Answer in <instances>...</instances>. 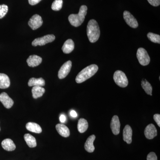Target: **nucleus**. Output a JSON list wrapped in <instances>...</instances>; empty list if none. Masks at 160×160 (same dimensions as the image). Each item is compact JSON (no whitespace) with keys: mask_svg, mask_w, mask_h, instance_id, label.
Instances as JSON below:
<instances>
[{"mask_svg":"<svg viewBox=\"0 0 160 160\" xmlns=\"http://www.w3.org/2000/svg\"><path fill=\"white\" fill-rule=\"evenodd\" d=\"M87 34L89 42L91 43L96 42L99 38V26L96 20L92 19L89 21L87 26Z\"/></svg>","mask_w":160,"mask_h":160,"instance_id":"f257e3e1","label":"nucleus"},{"mask_svg":"<svg viewBox=\"0 0 160 160\" xmlns=\"http://www.w3.org/2000/svg\"><path fill=\"white\" fill-rule=\"evenodd\" d=\"M98 70L97 65L92 64L87 66L82 69L77 76L76 82L77 83H82L89 79Z\"/></svg>","mask_w":160,"mask_h":160,"instance_id":"f03ea898","label":"nucleus"},{"mask_svg":"<svg viewBox=\"0 0 160 160\" xmlns=\"http://www.w3.org/2000/svg\"><path fill=\"white\" fill-rule=\"evenodd\" d=\"M87 6L83 5L80 7L78 14H72L69 16L68 19L72 26L78 27L82 24L87 14Z\"/></svg>","mask_w":160,"mask_h":160,"instance_id":"7ed1b4c3","label":"nucleus"},{"mask_svg":"<svg viewBox=\"0 0 160 160\" xmlns=\"http://www.w3.org/2000/svg\"><path fill=\"white\" fill-rule=\"evenodd\" d=\"M113 80L118 86L122 88H125L128 86V80L127 77L125 73L121 70L115 72Z\"/></svg>","mask_w":160,"mask_h":160,"instance_id":"20e7f679","label":"nucleus"},{"mask_svg":"<svg viewBox=\"0 0 160 160\" xmlns=\"http://www.w3.org/2000/svg\"><path fill=\"white\" fill-rule=\"evenodd\" d=\"M137 57L139 62L142 66H147L150 63V57L147 52L144 48H140L138 49L137 52Z\"/></svg>","mask_w":160,"mask_h":160,"instance_id":"39448f33","label":"nucleus"},{"mask_svg":"<svg viewBox=\"0 0 160 160\" xmlns=\"http://www.w3.org/2000/svg\"><path fill=\"white\" fill-rule=\"evenodd\" d=\"M55 39V37L52 34L47 35L42 37L37 38L32 42V45L34 46H42L52 42Z\"/></svg>","mask_w":160,"mask_h":160,"instance_id":"423d86ee","label":"nucleus"},{"mask_svg":"<svg viewBox=\"0 0 160 160\" xmlns=\"http://www.w3.org/2000/svg\"><path fill=\"white\" fill-rule=\"evenodd\" d=\"M123 17L127 25L131 28L135 29L138 26V22L137 20L129 12L124 11L123 13Z\"/></svg>","mask_w":160,"mask_h":160,"instance_id":"0eeeda50","label":"nucleus"},{"mask_svg":"<svg viewBox=\"0 0 160 160\" xmlns=\"http://www.w3.org/2000/svg\"><path fill=\"white\" fill-rule=\"evenodd\" d=\"M43 20L42 17L38 14H35L30 19L28 25L33 30L38 29L43 24Z\"/></svg>","mask_w":160,"mask_h":160,"instance_id":"6e6552de","label":"nucleus"},{"mask_svg":"<svg viewBox=\"0 0 160 160\" xmlns=\"http://www.w3.org/2000/svg\"><path fill=\"white\" fill-rule=\"evenodd\" d=\"M72 67L71 61H67L61 67L58 73V77L60 79L64 78L69 74Z\"/></svg>","mask_w":160,"mask_h":160,"instance_id":"1a4fd4ad","label":"nucleus"},{"mask_svg":"<svg viewBox=\"0 0 160 160\" xmlns=\"http://www.w3.org/2000/svg\"><path fill=\"white\" fill-rule=\"evenodd\" d=\"M144 133L146 138L152 139L157 136V130L153 124H150L146 126Z\"/></svg>","mask_w":160,"mask_h":160,"instance_id":"9d476101","label":"nucleus"},{"mask_svg":"<svg viewBox=\"0 0 160 160\" xmlns=\"http://www.w3.org/2000/svg\"><path fill=\"white\" fill-rule=\"evenodd\" d=\"M0 102H1L7 109H10L14 104V102L8 94L5 92L0 94Z\"/></svg>","mask_w":160,"mask_h":160,"instance_id":"9b49d317","label":"nucleus"},{"mask_svg":"<svg viewBox=\"0 0 160 160\" xmlns=\"http://www.w3.org/2000/svg\"><path fill=\"white\" fill-rule=\"evenodd\" d=\"M120 122L118 117L115 115L112 119L110 127L112 133L115 135H117L120 132Z\"/></svg>","mask_w":160,"mask_h":160,"instance_id":"f8f14e48","label":"nucleus"},{"mask_svg":"<svg viewBox=\"0 0 160 160\" xmlns=\"http://www.w3.org/2000/svg\"><path fill=\"white\" fill-rule=\"evenodd\" d=\"M132 131L131 127L129 125H126L123 130V140L127 144H130L132 142Z\"/></svg>","mask_w":160,"mask_h":160,"instance_id":"ddd939ff","label":"nucleus"},{"mask_svg":"<svg viewBox=\"0 0 160 160\" xmlns=\"http://www.w3.org/2000/svg\"><path fill=\"white\" fill-rule=\"evenodd\" d=\"M42 58L36 55L30 56L27 59V64L29 67H34L39 66L42 62Z\"/></svg>","mask_w":160,"mask_h":160,"instance_id":"4468645a","label":"nucleus"},{"mask_svg":"<svg viewBox=\"0 0 160 160\" xmlns=\"http://www.w3.org/2000/svg\"><path fill=\"white\" fill-rule=\"evenodd\" d=\"M56 129L59 134L63 137L67 138L70 135V131L69 128L64 124H57L56 126Z\"/></svg>","mask_w":160,"mask_h":160,"instance_id":"2eb2a0df","label":"nucleus"},{"mask_svg":"<svg viewBox=\"0 0 160 160\" xmlns=\"http://www.w3.org/2000/svg\"><path fill=\"white\" fill-rule=\"evenodd\" d=\"M95 138L96 137L94 135L90 136L87 138L84 146L86 151L89 152H92L94 151L95 147L93 145V142Z\"/></svg>","mask_w":160,"mask_h":160,"instance_id":"dca6fc26","label":"nucleus"},{"mask_svg":"<svg viewBox=\"0 0 160 160\" xmlns=\"http://www.w3.org/2000/svg\"><path fill=\"white\" fill-rule=\"evenodd\" d=\"M74 49V43L72 40L69 39L64 43L62 47V50L64 53L68 54L73 51Z\"/></svg>","mask_w":160,"mask_h":160,"instance_id":"f3484780","label":"nucleus"},{"mask_svg":"<svg viewBox=\"0 0 160 160\" xmlns=\"http://www.w3.org/2000/svg\"><path fill=\"white\" fill-rule=\"evenodd\" d=\"M2 147L6 151H12L16 149V146L13 141L9 138L3 140L2 142Z\"/></svg>","mask_w":160,"mask_h":160,"instance_id":"a211bd4d","label":"nucleus"},{"mask_svg":"<svg viewBox=\"0 0 160 160\" xmlns=\"http://www.w3.org/2000/svg\"><path fill=\"white\" fill-rule=\"evenodd\" d=\"M10 85L9 77L4 73H0V89H7L9 88Z\"/></svg>","mask_w":160,"mask_h":160,"instance_id":"6ab92c4d","label":"nucleus"},{"mask_svg":"<svg viewBox=\"0 0 160 160\" xmlns=\"http://www.w3.org/2000/svg\"><path fill=\"white\" fill-rule=\"evenodd\" d=\"M45 85V81L42 78H32L29 80L28 82V86L29 87L31 86H41L42 87Z\"/></svg>","mask_w":160,"mask_h":160,"instance_id":"aec40b11","label":"nucleus"},{"mask_svg":"<svg viewBox=\"0 0 160 160\" xmlns=\"http://www.w3.org/2000/svg\"><path fill=\"white\" fill-rule=\"evenodd\" d=\"M26 128L27 130L35 132V133H40L42 132V129L41 126L34 122H28L26 125Z\"/></svg>","mask_w":160,"mask_h":160,"instance_id":"412c9836","label":"nucleus"},{"mask_svg":"<svg viewBox=\"0 0 160 160\" xmlns=\"http://www.w3.org/2000/svg\"><path fill=\"white\" fill-rule=\"evenodd\" d=\"M45 92V89L41 86H34L32 89V97L34 99L42 96Z\"/></svg>","mask_w":160,"mask_h":160,"instance_id":"4be33fe9","label":"nucleus"},{"mask_svg":"<svg viewBox=\"0 0 160 160\" xmlns=\"http://www.w3.org/2000/svg\"><path fill=\"white\" fill-rule=\"evenodd\" d=\"M24 139L27 143V145L30 148H34V147H36L37 145L36 140L35 138L31 134H29V133L25 134Z\"/></svg>","mask_w":160,"mask_h":160,"instance_id":"5701e85b","label":"nucleus"},{"mask_svg":"<svg viewBox=\"0 0 160 160\" xmlns=\"http://www.w3.org/2000/svg\"><path fill=\"white\" fill-rule=\"evenodd\" d=\"M88 128V123L85 119L81 118L79 120L78 124V129L80 133H83Z\"/></svg>","mask_w":160,"mask_h":160,"instance_id":"b1692460","label":"nucleus"},{"mask_svg":"<svg viewBox=\"0 0 160 160\" xmlns=\"http://www.w3.org/2000/svg\"><path fill=\"white\" fill-rule=\"evenodd\" d=\"M141 85L143 89L145 90L146 93L150 95H152V87L150 84L146 79H143L141 82Z\"/></svg>","mask_w":160,"mask_h":160,"instance_id":"393cba45","label":"nucleus"},{"mask_svg":"<svg viewBox=\"0 0 160 160\" xmlns=\"http://www.w3.org/2000/svg\"><path fill=\"white\" fill-rule=\"evenodd\" d=\"M147 36L149 39L152 42L160 44V36L159 35L155 34L152 32H149Z\"/></svg>","mask_w":160,"mask_h":160,"instance_id":"a878e982","label":"nucleus"},{"mask_svg":"<svg viewBox=\"0 0 160 160\" xmlns=\"http://www.w3.org/2000/svg\"><path fill=\"white\" fill-rule=\"evenodd\" d=\"M62 0H55L52 5V9L54 11H59L62 7Z\"/></svg>","mask_w":160,"mask_h":160,"instance_id":"bb28decb","label":"nucleus"},{"mask_svg":"<svg viewBox=\"0 0 160 160\" xmlns=\"http://www.w3.org/2000/svg\"><path fill=\"white\" fill-rule=\"evenodd\" d=\"M8 11V6L6 5H0V19L2 18L5 16Z\"/></svg>","mask_w":160,"mask_h":160,"instance_id":"cd10ccee","label":"nucleus"},{"mask_svg":"<svg viewBox=\"0 0 160 160\" xmlns=\"http://www.w3.org/2000/svg\"><path fill=\"white\" fill-rule=\"evenodd\" d=\"M147 160H158L157 156L154 152H150L147 156Z\"/></svg>","mask_w":160,"mask_h":160,"instance_id":"c85d7f7f","label":"nucleus"},{"mask_svg":"<svg viewBox=\"0 0 160 160\" xmlns=\"http://www.w3.org/2000/svg\"><path fill=\"white\" fill-rule=\"evenodd\" d=\"M149 4L152 6H158L160 5V0H147Z\"/></svg>","mask_w":160,"mask_h":160,"instance_id":"c756f323","label":"nucleus"},{"mask_svg":"<svg viewBox=\"0 0 160 160\" xmlns=\"http://www.w3.org/2000/svg\"><path fill=\"white\" fill-rule=\"evenodd\" d=\"M153 119L158 124L159 127H160V115L159 114H156L153 116Z\"/></svg>","mask_w":160,"mask_h":160,"instance_id":"7c9ffc66","label":"nucleus"},{"mask_svg":"<svg viewBox=\"0 0 160 160\" xmlns=\"http://www.w3.org/2000/svg\"><path fill=\"white\" fill-rule=\"evenodd\" d=\"M42 0H28L29 4L32 6H34L40 2Z\"/></svg>","mask_w":160,"mask_h":160,"instance_id":"2f4dec72","label":"nucleus"},{"mask_svg":"<svg viewBox=\"0 0 160 160\" xmlns=\"http://www.w3.org/2000/svg\"><path fill=\"white\" fill-rule=\"evenodd\" d=\"M60 121L62 123L65 122L66 121V117L64 115L62 114L60 116Z\"/></svg>","mask_w":160,"mask_h":160,"instance_id":"473e14b6","label":"nucleus"},{"mask_svg":"<svg viewBox=\"0 0 160 160\" xmlns=\"http://www.w3.org/2000/svg\"><path fill=\"white\" fill-rule=\"evenodd\" d=\"M70 115L71 117L73 118H76L78 116L77 113L74 110H71L70 112Z\"/></svg>","mask_w":160,"mask_h":160,"instance_id":"72a5a7b5","label":"nucleus"},{"mask_svg":"<svg viewBox=\"0 0 160 160\" xmlns=\"http://www.w3.org/2000/svg\"><path fill=\"white\" fill-rule=\"evenodd\" d=\"M0 131H1V128H0Z\"/></svg>","mask_w":160,"mask_h":160,"instance_id":"f704fd0d","label":"nucleus"}]
</instances>
